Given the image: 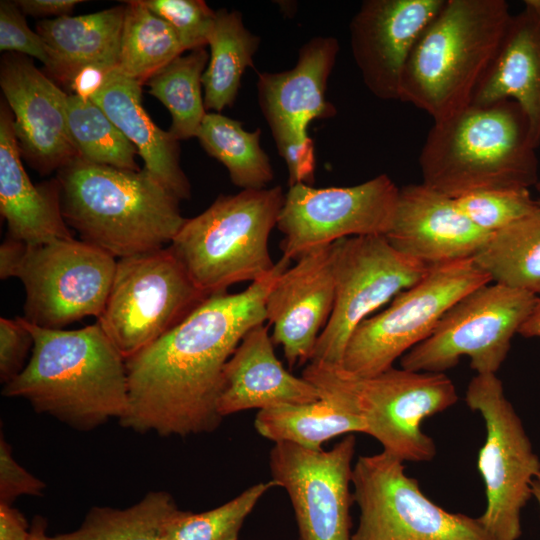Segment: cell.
I'll return each mask as SVG.
<instances>
[{
  "mask_svg": "<svg viewBox=\"0 0 540 540\" xmlns=\"http://www.w3.org/2000/svg\"><path fill=\"white\" fill-rule=\"evenodd\" d=\"M238 293L206 297L179 324L125 359L129 402L123 428L162 437L211 433L221 424L224 367L245 334L266 320V297L290 265Z\"/></svg>",
  "mask_w": 540,
  "mask_h": 540,
  "instance_id": "cell-1",
  "label": "cell"
},
{
  "mask_svg": "<svg viewBox=\"0 0 540 540\" xmlns=\"http://www.w3.org/2000/svg\"><path fill=\"white\" fill-rule=\"evenodd\" d=\"M23 321L34 346L27 365L3 386L2 395L24 399L35 412L76 431L119 421L129 402L127 369L101 326L46 329Z\"/></svg>",
  "mask_w": 540,
  "mask_h": 540,
  "instance_id": "cell-2",
  "label": "cell"
},
{
  "mask_svg": "<svg viewBox=\"0 0 540 540\" xmlns=\"http://www.w3.org/2000/svg\"><path fill=\"white\" fill-rule=\"evenodd\" d=\"M57 180L69 228L116 259L169 246L186 220L180 200L145 168L119 169L78 157L58 171Z\"/></svg>",
  "mask_w": 540,
  "mask_h": 540,
  "instance_id": "cell-3",
  "label": "cell"
},
{
  "mask_svg": "<svg viewBox=\"0 0 540 540\" xmlns=\"http://www.w3.org/2000/svg\"><path fill=\"white\" fill-rule=\"evenodd\" d=\"M536 149L515 101L470 105L433 122L419 154L422 183L453 199L482 190L530 188L539 180Z\"/></svg>",
  "mask_w": 540,
  "mask_h": 540,
  "instance_id": "cell-4",
  "label": "cell"
},
{
  "mask_svg": "<svg viewBox=\"0 0 540 540\" xmlns=\"http://www.w3.org/2000/svg\"><path fill=\"white\" fill-rule=\"evenodd\" d=\"M511 17L505 0H445L409 55L399 101L433 122L472 105Z\"/></svg>",
  "mask_w": 540,
  "mask_h": 540,
  "instance_id": "cell-5",
  "label": "cell"
},
{
  "mask_svg": "<svg viewBox=\"0 0 540 540\" xmlns=\"http://www.w3.org/2000/svg\"><path fill=\"white\" fill-rule=\"evenodd\" d=\"M302 377L322 399L362 419L365 433L403 462H429L435 457V443L421 423L458 401L456 387L445 373L391 367L359 378L341 366L309 362Z\"/></svg>",
  "mask_w": 540,
  "mask_h": 540,
  "instance_id": "cell-6",
  "label": "cell"
},
{
  "mask_svg": "<svg viewBox=\"0 0 540 540\" xmlns=\"http://www.w3.org/2000/svg\"><path fill=\"white\" fill-rule=\"evenodd\" d=\"M284 196L280 186L219 195L205 211L185 220L169 246L201 292H225L272 272L276 263L269 236Z\"/></svg>",
  "mask_w": 540,
  "mask_h": 540,
  "instance_id": "cell-7",
  "label": "cell"
},
{
  "mask_svg": "<svg viewBox=\"0 0 540 540\" xmlns=\"http://www.w3.org/2000/svg\"><path fill=\"white\" fill-rule=\"evenodd\" d=\"M491 282L473 258L430 267L422 280L399 293L385 310L358 325L348 340L341 367L359 378L386 371L428 338L460 298Z\"/></svg>",
  "mask_w": 540,
  "mask_h": 540,
  "instance_id": "cell-8",
  "label": "cell"
},
{
  "mask_svg": "<svg viewBox=\"0 0 540 540\" xmlns=\"http://www.w3.org/2000/svg\"><path fill=\"white\" fill-rule=\"evenodd\" d=\"M206 297L167 246L117 259L97 323L126 359L179 324Z\"/></svg>",
  "mask_w": 540,
  "mask_h": 540,
  "instance_id": "cell-9",
  "label": "cell"
},
{
  "mask_svg": "<svg viewBox=\"0 0 540 540\" xmlns=\"http://www.w3.org/2000/svg\"><path fill=\"white\" fill-rule=\"evenodd\" d=\"M539 298L497 283L482 285L445 312L431 335L401 357V367L444 373L466 356L477 374H496Z\"/></svg>",
  "mask_w": 540,
  "mask_h": 540,
  "instance_id": "cell-10",
  "label": "cell"
},
{
  "mask_svg": "<svg viewBox=\"0 0 540 540\" xmlns=\"http://www.w3.org/2000/svg\"><path fill=\"white\" fill-rule=\"evenodd\" d=\"M468 407L480 412L486 438L478 455L486 508L478 517L493 540H519L521 513L532 496L540 459L496 374H477L468 384Z\"/></svg>",
  "mask_w": 540,
  "mask_h": 540,
  "instance_id": "cell-11",
  "label": "cell"
},
{
  "mask_svg": "<svg viewBox=\"0 0 540 540\" xmlns=\"http://www.w3.org/2000/svg\"><path fill=\"white\" fill-rule=\"evenodd\" d=\"M404 462L382 451L353 466V499L360 509L352 540H493L478 518L431 501Z\"/></svg>",
  "mask_w": 540,
  "mask_h": 540,
  "instance_id": "cell-12",
  "label": "cell"
},
{
  "mask_svg": "<svg viewBox=\"0 0 540 540\" xmlns=\"http://www.w3.org/2000/svg\"><path fill=\"white\" fill-rule=\"evenodd\" d=\"M335 302L310 362L341 366L354 330L399 293L422 280L430 267L391 246L384 235L352 236L332 244Z\"/></svg>",
  "mask_w": 540,
  "mask_h": 540,
  "instance_id": "cell-13",
  "label": "cell"
},
{
  "mask_svg": "<svg viewBox=\"0 0 540 540\" xmlns=\"http://www.w3.org/2000/svg\"><path fill=\"white\" fill-rule=\"evenodd\" d=\"M117 259L75 238L29 246L17 277L25 289L24 316L46 329L101 315Z\"/></svg>",
  "mask_w": 540,
  "mask_h": 540,
  "instance_id": "cell-14",
  "label": "cell"
},
{
  "mask_svg": "<svg viewBox=\"0 0 540 540\" xmlns=\"http://www.w3.org/2000/svg\"><path fill=\"white\" fill-rule=\"evenodd\" d=\"M338 52L336 38L316 36L301 47L292 69L258 75L260 110L287 165L289 186L314 183L316 159L308 127L336 114L326 88Z\"/></svg>",
  "mask_w": 540,
  "mask_h": 540,
  "instance_id": "cell-15",
  "label": "cell"
},
{
  "mask_svg": "<svg viewBox=\"0 0 540 540\" xmlns=\"http://www.w3.org/2000/svg\"><path fill=\"white\" fill-rule=\"evenodd\" d=\"M399 189L387 174L350 187L289 186L276 225L283 234L282 256L297 260L343 238L385 236Z\"/></svg>",
  "mask_w": 540,
  "mask_h": 540,
  "instance_id": "cell-16",
  "label": "cell"
},
{
  "mask_svg": "<svg viewBox=\"0 0 540 540\" xmlns=\"http://www.w3.org/2000/svg\"><path fill=\"white\" fill-rule=\"evenodd\" d=\"M355 444L353 434L327 451L274 443L269 468L290 498L300 540H352L349 487Z\"/></svg>",
  "mask_w": 540,
  "mask_h": 540,
  "instance_id": "cell-17",
  "label": "cell"
},
{
  "mask_svg": "<svg viewBox=\"0 0 540 540\" xmlns=\"http://www.w3.org/2000/svg\"><path fill=\"white\" fill-rule=\"evenodd\" d=\"M0 87L13 117L21 155L41 175L59 171L79 153L67 121L68 95L30 57L5 53Z\"/></svg>",
  "mask_w": 540,
  "mask_h": 540,
  "instance_id": "cell-18",
  "label": "cell"
},
{
  "mask_svg": "<svg viewBox=\"0 0 540 540\" xmlns=\"http://www.w3.org/2000/svg\"><path fill=\"white\" fill-rule=\"evenodd\" d=\"M445 0H365L349 24L354 61L378 99L399 100L403 72L419 36Z\"/></svg>",
  "mask_w": 540,
  "mask_h": 540,
  "instance_id": "cell-19",
  "label": "cell"
},
{
  "mask_svg": "<svg viewBox=\"0 0 540 540\" xmlns=\"http://www.w3.org/2000/svg\"><path fill=\"white\" fill-rule=\"evenodd\" d=\"M332 244L300 256L293 267L279 275L266 297L272 341L282 347L290 368L310 362L333 311Z\"/></svg>",
  "mask_w": 540,
  "mask_h": 540,
  "instance_id": "cell-20",
  "label": "cell"
},
{
  "mask_svg": "<svg viewBox=\"0 0 540 540\" xmlns=\"http://www.w3.org/2000/svg\"><path fill=\"white\" fill-rule=\"evenodd\" d=\"M490 235L460 211L455 199L420 183L399 189L385 237L401 254L432 267L472 259Z\"/></svg>",
  "mask_w": 540,
  "mask_h": 540,
  "instance_id": "cell-21",
  "label": "cell"
},
{
  "mask_svg": "<svg viewBox=\"0 0 540 540\" xmlns=\"http://www.w3.org/2000/svg\"><path fill=\"white\" fill-rule=\"evenodd\" d=\"M14 131V117L5 100L0 106V212L9 237L29 246L71 239L56 179L35 185L26 173Z\"/></svg>",
  "mask_w": 540,
  "mask_h": 540,
  "instance_id": "cell-22",
  "label": "cell"
},
{
  "mask_svg": "<svg viewBox=\"0 0 540 540\" xmlns=\"http://www.w3.org/2000/svg\"><path fill=\"white\" fill-rule=\"evenodd\" d=\"M264 323L251 328L227 361L218 401L222 417L277 404H304L321 399L317 388L289 373L276 357Z\"/></svg>",
  "mask_w": 540,
  "mask_h": 540,
  "instance_id": "cell-23",
  "label": "cell"
},
{
  "mask_svg": "<svg viewBox=\"0 0 540 540\" xmlns=\"http://www.w3.org/2000/svg\"><path fill=\"white\" fill-rule=\"evenodd\" d=\"M515 101L525 113L533 144L540 145V0L524 1L512 15L499 51L472 105Z\"/></svg>",
  "mask_w": 540,
  "mask_h": 540,
  "instance_id": "cell-24",
  "label": "cell"
},
{
  "mask_svg": "<svg viewBox=\"0 0 540 540\" xmlns=\"http://www.w3.org/2000/svg\"><path fill=\"white\" fill-rule=\"evenodd\" d=\"M142 84L113 70L91 99L136 147L144 168L179 200L188 199L191 186L180 165L178 140L160 129L141 101Z\"/></svg>",
  "mask_w": 540,
  "mask_h": 540,
  "instance_id": "cell-25",
  "label": "cell"
},
{
  "mask_svg": "<svg viewBox=\"0 0 540 540\" xmlns=\"http://www.w3.org/2000/svg\"><path fill=\"white\" fill-rule=\"evenodd\" d=\"M125 5L80 16L41 20L36 32L50 57L46 68L53 79L69 87L74 75L88 65L117 69Z\"/></svg>",
  "mask_w": 540,
  "mask_h": 540,
  "instance_id": "cell-26",
  "label": "cell"
},
{
  "mask_svg": "<svg viewBox=\"0 0 540 540\" xmlns=\"http://www.w3.org/2000/svg\"><path fill=\"white\" fill-rule=\"evenodd\" d=\"M259 44L260 37L245 27L239 11H216L208 37L210 57L202 76L206 110L219 113L233 105L244 72L254 67Z\"/></svg>",
  "mask_w": 540,
  "mask_h": 540,
  "instance_id": "cell-27",
  "label": "cell"
},
{
  "mask_svg": "<svg viewBox=\"0 0 540 540\" xmlns=\"http://www.w3.org/2000/svg\"><path fill=\"white\" fill-rule=\"evenodd\" d=\"M473 260L492 282L540 297V208L492 233Z\"/></svg>",
  "mask_w": 540,
  "mask_h": 540,
  "instance_id": "cell-28",
  "label": "cell"
},
{
  "mask_svg": "<svg viewBox=\"0 0 540 540\" xmlns=\"http://www.w3.org/2000/svg\"><path fill=\"white\" fill-rule=\"evenodd\" d=\"M254 426L261 436L274 443L289 442L312 451L322 450L323 443L336 436L366 432L362 419L322 398L311 403H282L261 409Z\"/></svg>",
  "mask_w": 540,
  "mask_h": 540,
  "instance_id": "cell-29",
  "label": "cell"
},
{
  "mask_svg": "<svg viewBox=\"0 0 540 540\" xmlns=\"http://www.w3.org/2000/svg\"><path fill=\"white\" fill-rule=\"evenodd\" d=\"M260 136V129L247 131L237 120L207 112L196 137L203 149L226 167L232 183L246 190L266 188L274 176Z\"/></svg>",
  "mask_w": 540,
  "mask_h": 540,
  "instance_id": "cell-30",
  "label": "cell"
},
{
  "mask_svg": "<svg viewBox=\"0 0 540 540\" xmlns=\"http://www.w3.org/2000/svg\"><path fill=\"white\" fill-rule=\"evenodd\" d=\"M117 70L142 85L185 52L171 26L141 0L124 1Z\"/></svg>",
  "mask_w": 540,
  "mask_h": 540,
  "instance_id": "cell-31",
  "label": "cell"
},
{
  "mask_svg": "<svg viewBox=\"0 0 540 540\" xmlns=\"http://www.w3.org/2000/svg\"><path fill=\"white\" fill-rule=\"evenodd\" d=\"M178 508L166 491H150L127 508L94 506L74 531L48 540H162L168 517Z\"/></svg>",
  "mask_w": 540,
  "mask_h": 540,
  "instance_id": "cell-32",
  "label": "cell"
},
{
  "mask_svg": "<svg viewBox=\"0 0 540 540\" xmlns=\"http://www.w3.org/2000/svg\"><path fill=\"white\" fill-rule=\"evenodd\" d=\"M208 61L205 47L191 50L175 58L146 82L149 93L170 112L168 131L178 141L196 137L207 113L201 87Z\"/></svg>",
  "mask_w": 540,
  "mask_h": 540,
  "instance_id": "cell-33",
  "label": "cell"
},
{
  "mask_svg": "<svg viewBox=\"0 0 540 540\" xmlns=\"http://www.w3.org/2000/svg\"><path fill=\"white\" fill-rule=\"evenodd\" d=\"M67 121L80 158L99 165L140 170L136 147L92 100L68 95Z\"/></svg>",
  "mask_w": 540,
  "mask_h": 540,
  "instance_id": "cell-34",
  "label": "cell"
},
{
  "mask_svg": "<svg viewBox=\"0 0 540 540\" xmlns=\"http://www.w3.org/2000/svg\"><path fill=\"white\" fill-rule=\"evenodd\" d=\"M278 483L271 479L250 486L211 510L191 512L177 508L163 525L162 540H238L246 518L263 495Z\"/></svg>",
  "mask_w": 540,
  "mask_h": 540,
  "instance_id": "cell-35",
  "label": "cell"
},
{
  "mask_svg": "<svg viewBox=\"0 0 540 540\" xmlns=\"http://www.w3.org/2000/svg\"><path fill=\"white\" fill-rule=\"evenodd\" d=\"M455 202L475 226L490 234L540 208L529 188L482 190L459 197Z\"/></svg>",
  "mask_w": 540,
  "mask_h": 540,
  "instance_id": "cell-36",
  "label": "cell"
},
{
  "mask_svg": "<svg viewBox=\"0 0 540 540\" xmlns=\"http://www.w3.org/2000/svg\"><path fill=\"white\" fill-rule=\"evenodd\" d=\"M176 33L185 51L208 45L216 11L202 0H141Z\"/></svg>",
  "mask_w": 540,
  "mask_h": 540,
  "instance_id": "cell-37",
  "label": "cell"
},
{
  "mask_svg": "<svg viewBox=\"0 0 540 540\" xmlns=\"http://www.w3.org/2000/svg\"><path fill=\"white\" fill-rule=\"evenodd\" d=\"M0 50L36 58L45 68L50 64L44 41L37 32L29 28L25 15L15 1L0 2Z\"/></svg>",
  "mask_w": 540,
  "mask_h": 540,
  "instance_id": "cell-38",
  "label": "cell"
},
{
  "mask_svg": "<svg viewBox=\"0 0 540 540\" xmlns=\"http://www.w3.org/2000/svg\"><path fill=\"white\" fill-rule=\"evenodd\" d=\"M34 338L22 317L0 318V381L7 384L27 365Z\"/></svg>",
  "mask_w": 540,
  "mask_h": 540,
  "instance_id": "cell-39",
  "label": "cell"
},
{
  "mask_svg": "<svg viewBox=\"0 0 540 540\" xmlns=\"http://www.w3.org/2000/svg\"><path fill=\"white\" fill-rule=\"evenodd\" d=\"M46 484L22 467L12 446L0 436V503L12 505L20 496H42Z\"/></svg>",
  "mask_w": 540,
  "mask_h": 540,
  "instance_id": "cell-40",
  "label": "cell"
},
{
  "mask_svg": "<svg viewBox=\"0 0 540 540\" xmlns=\"http://www.w3.org/2000/svg\"><path fill=\"white\" fill-rule=\"evenodd\" d=\"M115 70V69H114ZM113 69L101 65H88L81 68L69 84L70 94L91 100L104 86Z\"/></svg>",
  "mask_w": 540,
  "mask_h": 540,
  "instance_id": "cell-41",
  "label": "cell"
},
{
  "mask_svg": "<svg viewBox=\"0 0 540 540\" xmlns=\"http://www.w3.org/2000/svg\"><path fill=\"white\" fill-rule=\"evenodd\" d=\"M31 525L13 505L0 503V540H30Z\"/></svg>",
  "mask_w": 540,
  "mask_h": 540,
  "instance_id": "cell-42",
  "label": "cell"
},
{
  "mask_svg": "<svg viewBox=\"0 0 540 540\" xmlns=\"http://www.w3.org/2000/svg\"><path fill=\"white\" fill-rule=\"evenodd\" d=\"M16 5L24 15L30 16H70L82 0H16Z\"/></svg>",
  "mask_w": 540,
  "mask_h": 540,
  "instance_id": "cell-43",
  "label": "cell"
},
{
  "mask_svg": "<svg viewBox=\"0 0 540 540\" xmlns=\"http://www.w3.org/2000/svg\"><path fill=\"white\" fill-rule=\"evenodd\" d=\"M28 245L9 236L0 246V278L2 280L17 277L25 258Z\"/></svg>",
  "mask_w": 540,
  "mask_h": 540,
  "instance_id": "cell-44",
  "label": "cell"
},
{
  "mask_svg": "<svg viewBox=\"0 0 540 540\" xmlns=\"http://www.w3.org/2000/svg\"><path fill=\"white\" fill-rule=\"evenodd\" d=\"M518 333L524 337L540 338V298Z\"/></svg>",
  "mask_w": 540,
  "mask_h": 540,
  "instance_id": "cell-45",
  "label": "cell"
},
{
  "mask_svg": "<svg viewBox=\"0 0 540 540\" xmlns=\"http://www.w3.org/2000/svg\"><path fill=\"white\" fill-rule=\"evenodd\" d=\"M47 520L42 516H35L31 523L30 540H48Z\"/></svg>",
  "mask_w": 540,
  "mask_h": 540,
  "instance_id": "cell-46",
  "label": "cell"
},
{
  "mask_svg": "<svg viewBox=\"0 0 540 540\" xmlns=\"http://www.w3.org/2000/svg\"><path fill=\"white\" fill-rule=\"evenodd\" d=\"M532 496L537 500L540 508V471L531 482Z\"/></svg>",
  "mask_w": 540,
  "mask_h": 540,
  "instance_id": "cell-47",
  "label": "cell"
},
{
  "mask_svg": "<svg viewBox=\"0 0 540 540\" xmlns=\"http://www.w3.org/2000/svg\"><path fill=\"white\" fill-rule=\"evenodd\" d=\"M535 186L537 187V190H538V192L540 194V180H538V182L536 183ZM536 202H537L538 206L540 207V197L536 200Z\"/></svg>",
  "mask_w": 540,
  "mask_h": 540,
  "instance_id": "cell-48",
  "label": "cell"
}]
</instances>
